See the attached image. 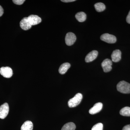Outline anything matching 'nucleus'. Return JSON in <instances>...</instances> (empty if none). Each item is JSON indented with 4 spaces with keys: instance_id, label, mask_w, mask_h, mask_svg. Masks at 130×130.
<instances>
[{
    "instance_id": "obj_1",
    "label": "nucleus",
    "mask_w": 130,
    "mask_h": 130,
    "mask_svg": "<svg viewBox=\"0 0 130 130\" xmlns=\"http://www.w3.org/2000/svg\"><path fill=\"white\" fill-rule=\"evenodd\" d=\"M117 90L124 94L130 93V84L124 81H120L117 85Z\"/></svg>"
},
{
    "instance_id": "obj_2",
    "label": "nucleus",
    "mask_w": 130,
    "mask_h": 130,
    "mask_svg": "<svg viewBox=\"0 0 130 130\" xmlns=\"http://www.w3.org/2000/svg\"><path fill=\"white\" fill-rule=\"evenodd\" d=\"M83 95L80 93L76 95L74 97L69 100L68 102V106L70 108L74 107L79 105L83 99Z\"/></svg>"
},
{
    "instance_id": "obj_3",
    "label": "nucleus",
    "mask_w": 130,
    "mask_h": 130,
    "mask_svg": "<svg viewBox=\"0 0 130 130\" xmlns=\"http://www.w3.org/2000/svg\"><path fill=\"white\" fill-rule=\"evenodd\" d=\"M101 40L109 43H114L116 41V38L115 36L108 33H105L101 36Z\"/></svg>"
},
{
    "instance_id": "obj_4",
    "label": "nucleus",
    "mask_w": 130,
    "mask_h": 130,
    "mask_svg": "<svg viewBox=\"0 0 130 130\" xmlns=\"http://www.w3.org/2000/svg\"><path fill=\"white\" fill-rule=\"evenodd\" d=\"M76 40V37L74 33L72 32L67 33L65 37V42L68 46L73 45Z\"/></svg>"
},
{
    "instance_id": "obj_5",
    "label": "nucleus",
    "mask_w": 130,
    "mask_h": 130,
    "mask_svg": "<svg viewBox=\"0 0 130 130\" xmlns=\"http://www.w3.org/2000/svg\"><path fill=\"white\" fill-rule=\"evenodd\" d=\"M9 111V107L8 104L5 103L0 107V118L5 119L7 116Z\"/></svg>"
},
{
    "instance_id": "obj_6",
    "label": "nucleus",
    "mask_w": 130,
    "mask_h": 130,
    "mask_svg": "<svg viewBox=\"0 0 130 130\" xmlns=\"http://www.w3.org/2000/svg\"><path fill=\"white\" fill-rule=\"evenodd\" d=\"M0 74L5 78H9L12 76V70L8 67H2L0 69Z\"/></svg>"
},
{
    "instance_id": "obj_7",
    "label": "nucleus",
    "mask_w": 130,
    "mask_h": 130,
    "mask_svg": "<svg viewBox=\"0 0 130 130\" xmlns=\"http://www.w3.org/2000/svg\"><path fill=\"white\" fill-rule=\"evenodd\" d=\"M112 61L109 59H106L103 60L101 66L104 72H109L112 70Z\"/></svg>"
},
{
    "instance_id": "obj_8",
    "label": "nucleus",
    "mask_w": 130,
    "mask_h": 130,
    "mask_svg": "<svg viewBox=\"0 0 130 130\" xmlns=\"http://www.w3.org/2000/svg\"><path fill=\"white\" fill-rule=\"evenodd\" d=\"M28 20L31 26L36 25L41 23V19L37 15H30L28 17Z\"/></svg>"
},
{
    "instance_id": "obj_9",
    "label": "nucleus",
    "mask_w": 130,
    "mask_h": 130,
    "mask_svg": "<svg viewBox=\"0 0 130 130\" xmlns=\"http://www.w3.org/2000/svg\"><path fill=\"white\" fill-rule=\"evenodd\" d=\"M20 24L21 28L25 30L29 29L32 26L28 20V17H25L22 19L20 23Z\"/></svg>"
},
{
    "instance_id": "obj_10",
    "label": "nucleus",
    "mask_w": 130,
    "mask_h": 130,
    "mask_svg": "<svg viewBox=\"0 0 130 130\" xmlns=\"http://www.w3.org/2000/svg\"><path fill=\"white\" fill-rule=\"evenodd\" d=\"M102 107L103 104L102 103H97L94 105L93 107L90 109L89 113L91 115L97 113L102 110Z\"/></svg>"
},
{
    "instance_id": "obj_11",
    "label": "nucleus",
    "mask_w": 130,
    "mask_h": 130,
    "mask_svg": "<svg viewBox=\"0 0 130 130\" xmlns=\"http://www.w3.org/2000/svg\"><path fill=\"white\" fill-rule=\"evenodd\" d=\"M98 55V52L96 50H93L90 53H89L86 56L85 59V61L87 63L91 62L97 57Z\"/></svg>"
},
{
    "instance_id": "obj_12",
    "label": "nucleus",
    "mask_w": 130,
    "mask_h": 130,
    "mask_svg": "<svg viewBox=\"0 0 130 130\" xmlns=\"http://www.w3.org/2000/svg\"><path fill=\"white\" fill-rule=\"evenodd\" d=\"M121 53L119 50H116L113 52L111 55L112 61L113 62H118L121 60Z\"/></svg>"
},
{
    "instance_id": "obj_13",
    "label": "nucleus",
    "mask_w": 130,
    "mask_h": 130,
    "mask_svg": "<svg viewBox=\"0 0 130 130\" xmlns=\"http://www.w3.org/2000/svg\"><path fill=\"white\" fill-rule=\"evenodd\" d=\"M71 67V64L68 63H63L61 65L60 67L59 68V72L60 74H64Z\"/></svg>"
},
{
    "instance_id": "obj_14",
    "label": "nucleus",
    "mask_w": 130,
    "mask_h": 130,
    "mask_svg": "<svg viewBox=\"0 0 130 130\" xmlns=\"http://www.w3.org/2000/svg\"><path fill=\"white\" fill-rule=\"evenodd\" d=\"M33 124L30 121H26L21 126V130H32Z\"/></svg>"
},
{
    "instance_id": "obj_15",
    "label": "nucleus",
    "mask_w": 130,
    "mask_h": 130,
    "mask_svg": "<svg viewBox=\"0 0 130 130\" xmlns=\"http://www.w3.org/2000/svg\"><path fill=\"white\" fill-rule=\"evenodd\" d=\"M75 17L79 22H83L86 20V15L84 12H79L76 14Z\"/></svg>"
},
{
    "instance_id": "obj_16",
    "label": "nucleus",
    "mask_w": 130,
    "mask_h": 130,
    "mask_svg": "<svg viewBox=\"0 0 130 130\" xmlns=\"http://www.w3.org/2000/svg\"><path fill=\"white\" fill-rule=\"evenodd\" d=\"M76 128L75 124L72 122H70L65 124L62 127L61 130H75Z\"/></svg>"
},
{
    "instance_id": "obj_17",
    "label": "nucleus",
    "mask_w": 130,
    "mask_h": 130,
    "mask_svg": "<svg viewBox=\"0 0 130 130\" xmlns=\"http://www.w3.org/2000/svg\"><path fill=\"white\" fill-rule=\"evenodd\" d=\"M120 113L121 115L125 116H130V107H125L120 110Z\"/></svg>"
},
{
    "instance_id": "obj_18",
    "label": "nucleus",
    "mask_w": 130,
    "mask_h": 130,
    "mask_svg": "<svg viewBox=\"0 0 130 130\" xmlns=\"http://www.w3.org/2000/svg\"><path fill=\"white\" fill-rule=\"evenodd\" d=\"M95 8L97 12L103 11L106 9L105 5L102 3H98L94 5Z\"/></svg>"
},
{
    "instance_id": "obj_19",
    "label": "nucleus",
    "mask_w": 130,
    "mask_h": 130,
    "mask_svg": "<svg viewBox=\"0 0 130 130\" xmlns=\"http://www.w3.org/2000/svg\"><path fill=\"white\" fill-rule=\"evenodd\" d=\"M103 125L102 123H98L92 127L91 130H103Z\"/></svg>"
},
{
    "instance_id": "obj_20",
    "label": "nucleus",
    "mask_w": 130,
    "mask_h": 130,
    "mask_svg": "<svg viewBox=\"0 0 130 130\" xmlns=\"http://www.w3.org/2000/svg\"><path fill=\"white\" fill-rule=\"evenodd\" d=\"M13 2L17 5H21L25 1V0H13Z\"/></svg>"
},
{
    "instance_id": "obj_21",
    "label": "nucleus",
    "mask_w": 130,
    "mask_h": 130,
    "mask_svg": "<svg viewBox=\"0 0 130 130\" xmlns=\"http://www.w3.org/2000/svg\"><path fill=\"white\" fill-rule=\"evenodd\" d=\"M122 130H130V124L125 126Z\"/></svg>"
},
{
    "instance_id": "obj_22",
    "label": "nucleus",
    "mask_w": 130,
    "mask_h": 130,
    "mask_svg": "<svg viewBox=\"0 0 130 130\" xmlns=\"http://www.w3.org/2000/svg\"><path fill=\"white\" fill-rule=\"evenodd\" d=\"M126 22L128 24H130V11L129 12V13H128V16L126 17Z\"/></svg>"
},
{
    "instance_id": "obj_23",
    "label": "nucleus",
    "mask_w": 130,
    "mask_h": 130,
    "mask_svg": "<svg viewBox=\"0 0 130 130\" xmlns=\"http://www.w3.org/2000/svg\"><path fill=\"white\" fill-rule=\"evenodd\" d=\"M4 13V10L2 7L0 5V17L2 16Z\"/></svg>"
},
{
    "instance_id": "obj_24",
    "label": "nucleus",
    "mask_w": 130,
    "mask_h": 130,
    "mask_svg": "<svg viewBox=\"0 0 130 130\" xmlns=\"http://www.w3.org/2000/svg\"><path fill=\"white\" fill-rule=\"evenodd\" d=\"M75 0H61V1L63 2L69 3L73 2L75 1Z\"/></svg>"
}]
</instances>
